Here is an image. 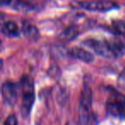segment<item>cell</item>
<instances>
[{"instance_id": "obj_1", "label": "cell", "mask_w": 125, "mask_h": 125, "mask_svg": "<svg viewBox=\"0 0 125 125\" xmlns=\"http://www.w3.org/2000/svg\"><path fill=\"white\" fill-rule=\"evenodd\" d=\"M83 45L107 58H118L125 54V45L120 40L87 39L83 41Z\"/></svg>"}, {"instance_id": "obj_9", "label": "cell", "mask_w": 125, "mask_h": 125, "mask_svg": "<svg viewBox=\"0 0 125 125\" xmlns=\"http://www.w3.org/2000/svg\"><path fill=\"white\" fill-rule=\"evenodd\" d=\"M79 34V30L75 26H70L60 33L58 39L63 43H68L74 40Z\"/></svg>"}, {"instance_id": "obj_6", "label": "cell", "mask_w": 125, "mask_h": 125, "mask_svg": "<svg viewBox=\"0 0 125 125\" xmlns=\"http://www.w3.org/2000/svg\"><path fill=\"white\" fill-rule=\"evenodd\" d=\"M18 87L16 83L5 82L2 85V97L4 103L10 106H14L17 101Z\"/></svg>"}, {"instance_id": "obj_5", "label": "cell", "mask_w": 125, "mask_h": 125, "mask_svg": "<svg viewBox=\"0 0 125 125\" xmlns=\"http://www.w3.org/2000/svg\"><path fill=\"white\" fill-rule=\"evenodd\" d=\"M79 6L82 9L89 11H97V12H105L111 10L117 9L118 4L111 0H94L87 2L79 3Z\"/></svg>"}, {"instance_id": "obj_12", "label": "cell", "mask_w": 125, "mask_h": 125, "mask_svg": "<svg viewBox=\"0 0 125 125\" xmlns=\"http://www.w3.org/2000/svg\"><path fill=\"white\" fill-rule=\"evenodd\" d=\"M4 125H17V119L15 115L11 114L6 118Z\"/></svg>"}, {"instance_id": "obj_8", "label": "cell", "mask_w": 125, "mask_h": 125, "mask_svg": "<svg viewBox=\"0 0 125 125\" xmlns=\"http://www.w3.org/2000/svg\"><path fill=\"white\" fill-rule=\"evenodd\" d=\"M1 32L3 34L7 37H17L20 34L19 27L12 21H5L3 23L1 27Z\"/></svg>"}, {"instance_id": "obj_11", "label": "cell", "mask_w": 125, "mask_h": 125, "mask_svg": "<svg viewBox=\"0 0 125 125\" xmlns=\"http://www.w3.org/2000/svg\"><path fill=\"white\" fill-rule=\"evenodd\" d=\"M111 27L115 33L125 36V21H122V20L114 21L111 24Z\"/></svg>"}, {"instance_id": "obj_4", "label": "cell", "mask_w": 125, "mask_h": 125, "mask_svg": "<svg viewBox=\"0 0 125 125\" xmlns=\"http://www.w3.org/2000/svg\"><path fill=\"white\" fill-rule=\"evenodd\" d=\"M106 111L111 116L125 119V98L116 93L111 95L106 102Z\"/></svg>"}, {"instance_id": "obj_2", "label": "cell", "mask_w": 125, "mask_h": 125, "mask_svg": "<svg viewBox=\"0 0 125 125\" xmlns=\"http://www.w3.org/2000/svg\"><path fill=\"white\" fill-rule=\"evenodd\" d=\"M21 113L23 117H27L31 112L35 99L34 83L33 80L29 75H23L21 79Z\"/></svg>"}, {"instance_id": "obj_3", "label": "cell", "mask_w": 125, "mask_h": 125, "mask_svg": "<svg viewBox=\"0 0 125 125\" xmlns=\"http://www.w3.org/2000/svg\"><path fill=\"white\" fill-rule=\"evenodd\" d=\"M93 94L91 87L85 84L82 87L80 99V123L82 125H89L94 120L92 111Z\"/></svg>"}, {"instance_id": "obj_13", "label": "cell", "mask_w": 125, "mask_h": 125, "mask_svg": "<svg viewBox=\"0 0 125 125\" xmlns=\"http://www.w3.org/2000/svg\"><path fill=\"white\" fill-rule=\"evenodd\" d=\"M118 82H119V85L121 86L123 88L125 89V69L123 70V72L120 74Z\"/></svg>"}, {"instance_id": "obj_14", "label": "cell", "mask_w": 125, "mask_h": 125, "mask_svg": "<svg viewBox=\"0 0 125 125\" xmlns=\"http://www.w3.org/2000/svg\"><path fill=\"white\" fill-rule=\"evenodd\" d=\"M13 0H0V3H1V5H10L12 4Z\"/></svg>"}, {"instance_id": "obj_10", "label": "cell", "mask_w": 125, "mask_h": 125, "mask_svg": "<svg viewBox=\"0 0 125 125\" xmlns=\"http://www.w3.org/2000/svg\"><path fill=\"white\" fill-rule=\"evenodd\" d=\"M22 28L23 33L27 38H28L31 40H34V41L39 40L40 33H39V30L37 29V28L34 25L31 24L28 21H24L22 23V28Z\"/></svg>"}, {"instance_id": "obj_7", "label": "cell", "mask_w": 125, "mask_h": 125, "mask_svg": "<svg viewBox=\"0 0 125 125\" xmlns=\"http://www.w3.org/2000/svg\"><path fill=\"white\" fill-rule=\"evenodd\" d=\"M68 55L77 60L82 61L86 63H91L94 60V57L91 52L80 47H71L69 49Z\"/></svg>"}]
</instances>
